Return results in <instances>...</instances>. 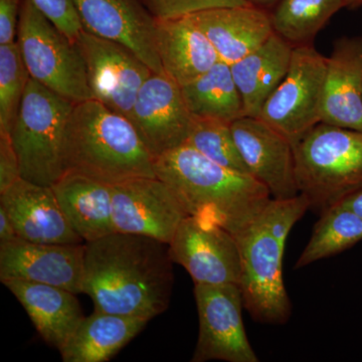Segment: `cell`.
<instances>
[{"label": "cell", "mask_w": 362, "mask_h": 362, "mask_svg": "<svg viewBox=\"0 0 362 362\" xmlns=\"http://www.w3.org/2000/svg\"><path fill=\"white\" fill-rule=\"evenodd\" d=\"M188 111L197 118L235 122L246 116L230 65L220 61L201 77L181 86Z\"/></svg>", "instance_id": "d4e9b609"}, {"label": "cell", "mask_w": 362, "mask_h": 362, "mask_svg": "<svg viewBox=\"0 0 362 362\" xmlns=\"http://www.w3.org/2000/svg\"><path fill=\"white\" fill-rule=\"evenodd\" d=\"M361 240L362 218L341 204H334L321 214L295 269L339 254Z\"/></svg>", "instance_id": "4316f807"}, {"label": "cell", "mask_w": 362, "mask_h": 362, "mask_svg": "<svg viewBox=\"0 0 362 362\" xmlns=\"http://www.w3.org/2000/svg\"><path fill=\"white\" fill-rule=\"evenodd\" d=\"M154 170L187 216L220 226L235 238L272 199L252 176L223 168L187 143L154 159Z\"/></svg>", "instance_id": "7a4b0ae2"}, {"label": "cell", "mask_w": 362, "mask_h": 362, "mask_svg": "<svg viewBox=\"0 0 362 362\" xmlns=\"http://www.w3.org/2000/svg\"><path fill=\"white\" fill-rule=\"evenodd\" d=\"M21 178L20 161L11 134L0 132V194Z\"/></svg>", "instance_id": "1f68e13d"}, {"label": "cell", "mask_w": 362, "mask_h": 362, "mask_svg": "<svg viewBox=\"0 0 362 362\" xmlns=\"http://www.w3.org/2000/svg\"><path fill=\"white\" fill-rule=\"evenodd\" d=\"M235 141L247 173L265 185L272 199L300 194L294 145L259 118L245 116L232 123Z\"/></svg>", "instance_id": "9a60e30c"}, {"label": "cell", "mask_w": 362, "mask_h": 362, "mask_svg": "<svg viewBox=\"0 0 362 362\" xmlns=\"http://www.w3.org/2000/svg\"><path fill=\"white\" fill-rule=\"evenodd\" d=\"M2 284L23 305L45 342L59 351L85 318L77 294L63 288L21 280Z\"/></svg>", "instance_id": "ffe728a7"}, {"label": "cell", "mask_w": 362, "mask_h": 362, "mask_svg": "<svg viewBox=\"0 0 362 362\" xmlns=\"http://www.w3.org/2000/svg\"><path fill=\"white\" fill-rule=\"evenodd\" d=\"M16 42L30 78L74 104L93 100L77 42L61 32L33 0H21Z\"/></svg>", "instance_id": "52a82bcc"}, {"label": "cell", "mask_w": 362, "mask_h": 362, "mask_svg": "<svg viewBox=\"0 0 362 362\" xmlns=\"http://www.w3.org/2000/svg\"><path fill=\"white\" fill-rule=\"evenodd\" d=\"M156 45L164 73L180 87L221 61L214 45L189 16L156 21Z\"/></svg>", "instance_id": "44dd1931"}, {"label": "cell", "mask_w": 362, "mask_h": 362, "mask_svg": "<svg viewBox=\"0 0 362 362\" xmlns=\"http://www.w3.org/2000/svg\"><path fill=\"white\" fill-rule=\"evenodd\" d=\"M149 320L94 311L85 317L63 349L64 362L109 361L137 337Z\"/></svg>", "instance_id": "cb8c5ba5"}, {"label": "cell", "mask_w": 362, "mask_h": 362, "mask_svg": "<svg viewBox=\"0 0 362 362\" xmlns=\"http://www.w3.org/2000/svg\"><path fill=\"white\" fill-rule=\"evenodd\" d=\"M76 104L30 78L11 132L23 180L52 187L64 175V139Z\"/></svg>", "instance_id": "8992f818"}, {"label": "cell", "mask_w": 362, "mask_h": 362, "mask_svg": "<svg viewBox=\"0 0 362 362\" xmlns=\"http://www.w3.org/2000/svg\"><path fill=\"white\" fill-rule=\"evenodd\" d=\"M326 61L313 45L293 47L289 70L259 114L293 145L321 123Z\"/></svg>", "instance_id": "ba28073f"}, {"label": "cell", "mask_w": 362, "mask_h": 362, "mask_svg": "<svg viewBox=\"0 0 362 362\" xmlns=\"http://www.w3.org/2000/svg\"><path fill=\"white\" fill-rule=\"evenodd\" d=\"M115 232L153 238L169 245L187 214L173 190L158 177L112 185Z\"/></svg>", "instance_id": "7c38bea8"}, {"label": "cell", "mask_w": 362, "mask_h": 362, "mask_svg": "<svg viewBox=\"0 0 362 362\" xmlns=\"http://www.w3.org/2000/svg\"><path fill=\"white\" fill-rule=\"evenodd\" d=\"M310 209L308 199H271L237 237L240 256V281L245 309L259 323L288 322L292 305L283 277V256L288 235Z\"/></svg>", "instance_id": "3957f363"}, {"label": "cell", "mask_w": 362, "mask_h": 362, "mask_svg": "<svg viewBox=\"0 0 362 362\" xmlns=\"http://www.w3.org/2000/svg\"><path fill=\"white\" fill-rule=\"evenodd\" d=\"M76 42L85 59L93 100L131 121L138 93L154 71L115 40L83 30Z\"/></svg>", "instance_id": "30bf717a"}, {"label": "cell", "mask_w": 362, "mask_h": 362, "mask_svg": "<svg viewBox=\"0 0 362 362\" xmlns=\"http://www.w3.org/2000/svg\"><path fill=\"white\" fill-rule=\"evenodd\" d=\"M338 204L346 207V209H349L352 213L356 214V216L362 218V188L347 195V197L342 199Z\"/></svg>", "instance_id": "e575fe53"}, {"label": "cell", "mask_w": 362, "mask_h": 362, "mask_svg": "<svg viewBox=\"0 0 362 362\" xmlns=\"http://www.w3.org/2000/svg\"><path fill=\"white\" fill-rule=\"evenodd\" d=\"M156 21L182 18L218 7L245 6L246 0H141Z\"/></svg>", "instance_id": "f546056e"}, {"label": "cell", "mask_w": 362, "mask_h": 362, "mask_svg": "<svg viewBox=\"0 0 362 362\" xmlns=\"http://www.w3.org/2000/svg\"><path fill=\"white\" fill-rule=\"evenodd\" d=\"M85 30L135 52L154 73L164 74L156 45V20L141 0H73Z\"/></svg>", "instance_id": "2e32d148"}, {"label": "cell", "mask_w": 362, "mask_h": 362, "mask_svg": "<svg viewBox=\"0 0 362 362\" xmlns=\"http://www.w3.org/2000/svg\"><path fill=\"white\" fill-rule=\"evenodd\" d=\"M194 297L199 331L192 361L258 362L243 322L240 286L195 284Z\"/></svg>", "instance_id": "9c48e42d"}, {"label": "cell", "mask_w": 362, "mask_h": 362, "mask_svg": "<svg viewBox=\"0 0 362 362\" xmlns=\"http://www.w3.org/2000/svg\"><path fill=\"white\" fill-rule=\"evenodd\" d=\"M292 52V45L273 33L265 44L230 65L246 116L259 118L267 100L289 70Z\"/></svg>", "instance_id": "603a6c76"}, {"label": "cell", "mask_w": 362, "mask_h": 362, "mask_svg": "<svg viewBox=\"0 0 362 362\" xmlns=\"http://www.w3.org/2000/svg\"><path fill=\"white\" fill-rule=\"evenodd\" d=\"M85 244H44L16 238L0 244V280L28 281L84 294Z\"/></svg>", "instance_id": "5bb4252c"}, {"label": "cell", "mask_w": 362, "mask_h": 362, "mask_svg": "<svg viewBox=\"0 0 362 362\" xmlns=\"http://www.w3.org/2000/svg\"><path fill=\"white\" fill-rule=\"evenodd\" d=\"M347 0H280L271 13L272 25L293 47L313 45L318 33Z\"/></svg>", "instance_id": "484cf974"}, {"label": "cell", "mask_w": 362, "mask_h": 362, "mask_svg": "<svg viewBox=\"0 0 362 362\" xmlns=\"http://www.w3.org/2000/svg\"><path fill=\"white\" fill-rule=\"evenodd\" d=\"M321 122L362 132V37L333 44L326 61Z\"/></svg>", "instance_id": "ac0fdd59"}, {"label": "cell", "mask_w": 362, "mask_h": 362, "mask_svg": "<svg viewBox=\"0 0 362 362\" xmlns=\"http://www.w3.org/2000/svg\"><path fill=\"white\" fill-rule=\"evenodd\" d=\"M300 194L322 214L362 188V132L319 123L294 145Z\"/></svg>", "instance_id": "5b68a950"}, {"label": "cell", "mask_w": 362, "mask_h": 362, "mask_svg": "<svg viewBox=\"0 0 362 362\" xmlns=\"http://www.w3.org/2000/svg\"><path fill=\"white\" fill-rule=\"evenodd\" d=\"M214 45L218 58L233 65L270 39L271 13L245 4L218 7L189 16Z\"/></svg>", "instance_id": "d6986e66"}, {"label": "cell", "mask_w": 362, "mask_h": 362, "mask_svg": "<svg viewBox=\"0 0 362 362\" xmlns=\"http://www.w3.org/2000/svg\"><path fill=\"white\" fill-rule=\"evenodd\" d=\"M18 233L16 232L13 221L9 218L6 209L0 206V244L16 240Z\"/></svg>", "instance_id": "836d02e7"}, {"label": "cell", "mask_w": 362, "mask_h": 362, "mask_svg": "<svg viewBox=\"0 0 362 362\" xmlns=\"http://www.w3.org/2000/svg\"><path fill=\"white\" fill-rule=\"evenodd\" d=\"M52 188L66 220L85 243L115 233L111 185L68 173Z\"/></svg>", "instance_id": "7402d4cb"}, {"label": "cell", "mask_w": 362, "mask_h": 362, "mask_svg": "<svg viewBox=\"0 0 362 362\" xmlns=\"http://www.w3.org/2000/svg\"><path fill=\"white\" fill-rule=\"evenodd\" d=\"M37 8L54 23L61 32L74 42L83 32L80 16L73 0H33Z\"/></svg>", "instance_id": "4dcf8cb0"}, {"label": "cell", "mask_w": 362, "mask_h": 362, "mask_svg": "<svg viewBox=\"0 0 362 362\" xmlns=\"http://www.w3.org/2000/svg\"><path fill=\"white\" fill-rule=\"evenodd\" d=\"M246 2L252 6L258 7V8L271 13L274 8L277 6L280 0H246Z\"/></svg>", "instance_id": "d590c367"}, {"label": "cell", "mask_w": 362, "mask_h": 362, "mask_svg": "<svg viewBox=\"0 0 362 362\" xmlns=\"http://www.w3.org/2000/svg\"><path fill=\"white\" fill-rule=\"evenodd\" d=\"M18 237L44 244H85L66 220L52 187L21 178L0 194Z\"/></svg>", "instance_id": "e0dca14e"}, {"label": "cell", "mask_w": 362, "mask_h": 362, "mask_svg": "<svg viewBox=\"0 0 362 362\" xmlns=\"http://www.w3.org/2000/svg\"><path fill=\"white\" fill-rule=\"evenodd\" d=\"M173 263L182 266L194 284L240 285L237 238L214 223L187 216L169 243Z\"/></svg>", "instance_id": "8fae6325"}, {"label": "cell", "mask_w": 362, "mask_h": 362, "mask_svg": "<svg viewBox=\"0 0 362 362\" xmlns=\"http://www.w3.org/2000/svg\"><path fill=\"white\" fill-rule=\"evenodd\" d=\"M347 4H349V8H358V7L362 6V0H347Z\"/></svg>", "instance_id": "8d00e7d4"}, {"label": "cell", "mask_w": 362, "mask_h": 362, "mask_svg": "<svg viewBox=\"0 0 362 362\" xmlns=\"http://www.w3.org/2000/svg\"><path fill=\"white\" fill-rule=\"evenodd\" d=\"M21 6V0H0V45L16 42Z\"/></svg>", "instance_id": "d6a6232c"}, {"label": "cell", "mask_w": 362, "mask_h": 362, "mask_svg": "<svg viewBox=\"0 0 362 362\" xmlns=\"http://www.w3.org/2000/svg\"><path fill=\"white\" fill-rule=\"evenodd\" d=\"M30 80L18 42L0 45V132L11 134Z\"/></svg>", "instance_id": "f1b7e54d"}, {"label": "cell", "mask_w": 362, "mask_h": 362, "mask_svg": "<svg viewBox=\"0 0 362 362\" xmlns=\"http://www.w3.org/2000/svg\"><path fill=\"white\" fill-rule=\"evenodd\" d=\"M173 264L166 243L110 233L85 243L84 294L96 311L151 320L170 304Z\"/></svg>", "instance_id": "6da1fadb"}, {"label": "cell", "mask_w": 362, "mask_h": 362, "mask_svg": "<svg viewBox=\"0 0 362 362\" xmlns=\"http://www.w3.org/2000/svg\"><path fill=\"white\" fill-rule=\"evenodd\" d=\"M65 173L115 185L156 177L154 158L129 119L95 100L76 104L64 139Z\"/></svg>", "instance_id": "277c9868"}, {"label": "cell", "mask_w": 362, "mask_h": 362, "mask_svg": "<svg viewBox=\"0 0 362 362\" xmlns=\"http://www.w3.org/2000/svg\"><path fill=\"white\" fill-rule=\"evenodd\" d=\"M131 122L156 159L187 143L194 116L180 86L165 73H152L138 93Z\"/></svg>", "instance_id": "4fadbf2b"}, {"label": "cell", "mask_w": 362, "mask_h": 362, "mask_svg": "<svg viewBox=\"0 0 362 362\" xmlns=\"http://www.w3.org/2000/svg\"><path fill=\"white\" fill-rule=\"evenodd\" d=\"M187 144L223 168L249 175L235 141L230 123L194 117Z\"/></svg>", "instance_id": "83f0119b"}]
</instances>
